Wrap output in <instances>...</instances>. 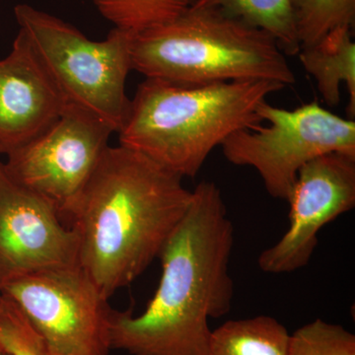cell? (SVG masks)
<instances>
[{
  "label": "cell",
  "instance_id": "cell-1",
  "mask_svg": "<svg viewBox=\"0 0 355 355\" xmlns=\"http://www.w3.org/2000/svg\"><path fill=\"white\" fill-rule=\"evenodd\" d=\"M191 191L188 210L159 254L162 273L146 310L139 316L114 311L112 349L130 355H207L209 320L230 312L234 227L214 182H200Z\"/></svg>",
  "mask_w": 355,
  "mask_h": 355
},
{
  "label": "cell",
  "instance_id": "cell-2",
  "mask_svg": "<svg viewBox=\"0 0 355 355\" xmlns=\"http://www.w3.org/2000/svg\"><path fill=\"white\" fill-rule=\"evenodd\" d=\"M183 179L137 151L108 146L62 214L78 238V263L107 298L130 286L164 248L189 209Z\"/></svg>",
  "mask_w": 355,
  "mask_h": 355
},
{
  "label": "cell",
  "instance_id": "cell-3",
  "mask_svg": "<svg viewBox=\"0 0 355 355\" xmlns=\"http://www.w3.org/2000/svg\"><path fill=\"white\" fill-rule=\"evenodd\" d=\"M284 88L266 80L178 85L146 78L119 130L120 146L182 179L195 178L232 133L261 125L259 107Z\"/></svg>",
  "mask_w": 355,
  "mask_h": 355
},
{
  "label": "cell",
  "instance_id": "cell-4",
  "mask_svg": "<svg viewBox=\"0 0 355 355\" xmlns=\"http://www.w3.org/2000/svg\"><path fill=\"white\" fill-rule=\"evenodd\" d=\"M132 70L178 85L296 77L277 41L216 7L193 4L164 25L132 35Z\"/></svg>",
  "mask_w": 355,
  "mask_h": 355
},
{
  "label": "cell",
  "instance_id": "cell-5",
  "mask_svg": "<svg viewBox=\"0 0 355 355\" xmlns=\"http://www.w3.org/2000/svg\"><path fill=\"white\" fill-rule=\"evenodd\" d=\"M14 15L65 106L91 114L118 133L130 105L125 81L132 70V34L114 28L96 42L28 4L16 6Z\"/></svg>",
  "mask_w": 355,
  "mask_h": 355
},
{
  "label": "cell",
  "instance_id": "cell-6",
  "mask_svg": "<svg viewBox=\"0 0 355 355\" xmlns=\"http://www.w3.org/2000/svg\"><path fill=\"white\" fill-rule=\"evenodd\" d=\"M268 125L238 130L221 144L231 164L251 167L260 175L268 195L288 200L299 170L331 153L355 155V123L311 102L293 110L265 101L258 108Z\"/></svg>",
  "mask_w": 355,
  "mask_h": 355
},
{
  "label": "cell",
  "instance_id": "cell-7",
  "mask_svg": "<svg viewBox=\"0 0 355 355\" xmlns=\"http://www.w3.org/2000/svg\"><path fill=\"white\" fill-rule=\"evenodd\" d=\"M1 294L58 355H109L114 310L80 266L30 273Z\"/></svg>",
  "mask_w": 355,
  "mask_h": 355
},
{
  "label": "cell",
  "instance_id": "cell-8",
  "mask_svg": "<svg viewBox=\"0 0 355 355\" xmlns=\"http://www.w3.org/2000/svg\"><path fill=\"white\" fill-rule=\"evenodd\" d=\"M111 128L65 106L48 130L7 155V174L62 212L80 193L109 146Z\"/></svg>",
  "mask_w": 355,
  "mask_h": 355
},
{
  "label": "cell",
  "instance_id": "cell-9",
  "mask_svg": "<svg viewBox=\"0 0 355 355\" xmlns=\"http://www.w3.org/2000/svg\"><path fill=\"white\" fill-rule=\"evenodd\" d=\"M289 224L279 241L261 252L259 268L282 275L309 263L324 226L347 214L355 205V155L323 154L299 170L286 200Z\"/></svg>",
  "mask_w": 355,
  "mask_h": 355
},
{
  "label": "cell",
  "instance_id": "cell-10",
  "mask_svg": "<svg viewBox=\"0 0 355 355\" xmlns=\"http://www.w3.org/2000/svg\"><path fill=\"white\" fill-rule=\"evenodd\" d=\"M79 266L76 230L53 202L14 182L0 161V294L30 273Z\"/></svg>",
  "mask_w": 355,
  "mask_h": 355
},
{
  "label": "cell",
  "instance_id": "cell-11",
  "mask_svg": "<svg viewBox=\"0 0 355 355\" xmlns=\"http://www.w3.org/2000/svg\"><path fill=\"white\" fill-rule=\"evenodd\" d=\"M64 100L25 37L0 60V153L8 155L36 139L60 118Z\"/></svg>",
  "mask_w": 355,
  "mask_h": 355
},
{
  "label": "cell",
  "instance_id": "cell-12",
  "mask_svg": "<svg viewBox=\"0 0 355 355\" xmlns=\"http://www.w3.org/2000/svg\"><path fill=\"white\" fill-rule=\"evenodd\" d=\"M299 60L306 71L314 77L324 101L330 107L340 102V86L349 92V119L355 116V43L354 29L336 28L321 41L300 49Z\"/></svg>",
  "mask_w": 355,
  "mask_h": 355
},
{
  "label": "cell",
  "instance_id": "cell-13",
  "mask_svg": "<svg viewBox=\"0 0 355 355\" xmlns=\"http://www.w3.org/2000/svg\"><path fill=\"white\" fill-rule=\"evenodd\" d=\"M291 335L266 315L230 320L211 331L207 355H288Z\"/></svg>",
  "mask_w": 355,
  "mask_h": 355
},
{
  "label": "cell",
  "instance_id": "cell-14",
  "mask_svg": "<svg viewBox=\"0 0 355 355\" xmlns=\"http://www.w3.org/2000/svg\"><path fill=\"white\" fill-rule=\"evenodd\" d=\"M196 6L216 7L260 28L277 41L284 55H298L300 44L291 0H193Z\"/></svg>",
  "mask_w": 355,
  "mask_h": 355
},
{
  "label": "cell",
  "instance_id": "cell-15",
  "mask_svg": "<svg viewBox=\"0 0 355 355\" xmlns=\"http://www.w3.org/2000/svg\"><path fill=\"white\" fill-rule=\"evenodd\" d=\"M103 17L114 28L130 33L153 29L171 22L193 6V0H93Z\"/></svg>",
  "mask_w": 355,
  "mask_h": 355
},
{
  "label": "cell",
  "instance_id": "cell-16",
  "mask_svg": "<svg viewBox=\"0 0 355 355\" xmlns=\"http://www.w3.org/2000/svg\"><path fill=\"white\" fill-rule=\"evenodd\" d=\"M300 49L321 41L336 28L355 23V0H291Z\"/></svg>",
  "mask_w": 355,
  "mask_h": 355
},
{
  "label": "cell",
  "instance_id": "cell-17",
  "mask_svg": "<svg viewBox=\"0 0 355 355\" xmlns=\"http://www.w3.org/2000/svg\"><path fill=\"white\" fill-rule=\"evenodd\" d=\"M288 355H355V336L340 324L316 319L291 334Z\"/></svg>",
  "mask_w": 355,
  "mask_h": 355
},
{
  "label": "cell",
  "instance_id": "cell-18",
  "mask_svg": "<svg viewBox=\"0 0 355 355\" xmlns=\"http://www.w3.org/2000/svg\"><path fill=\"white\" fill-rule=\"evenodd\" d=\"M0 347L11 355H58L3 294H0Z\"/></svg>",
  "mask_w": 355,
  "mask_h": 355
},
{
  "label": "cell",
  "instance_id": "cell-19",
  "mask_svg": "<svg viewBox=\"0 0 355 355\" xmlns=\"http://www.w3.org/2000/svg\"><path fill=\"white\" fill-rule=\"evenodd\" d=\"M0 355H11L10 354H8V352H6L3 349H1L0 347Z\"/></svg>",
  "mask_w": 355,
  "mask_h": 355
}]
</instances>
